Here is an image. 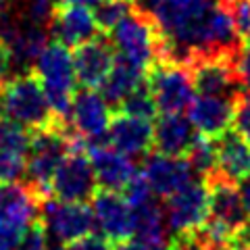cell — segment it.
<instances>
[{"instance_id":"1","label":"cell","mask_w":250,"mask_h":250,"mask_svg":"<svg viewBox=\"0 0 250 250\" xmlns=\"http://www.w3.org/2000/svg\"><path fill=\"white\" fill-rule=\"evenodd\" d=\"M159 31V59L190 67L210 57L236 59L240 36L223 0H136Z\"/></svg>"},{"instance_id":"2","label":"cell","mask_w":250,"mask_h":250,"mask_svg":"<svg viewBox=\"0 0 250 250\" xmlns=\"http://www.w3.org/2000/svg\"><path fill=\"white\" fill-rule=\"evenodd\" d=\"M0 117L19 123L29 131L46 127L59 119L34 69L0 82Z\"/></svg>"},{"instance_id":"3","label":"cell","mask_w":250,"mask_h":250,"mask_svg":"<svg viewBox=\"0 0 250 250\" xmlns=\"http://www.w3.org/2000/svg\"><path fill=\"white\" fill-rule=\"evenodd\" d=\"M34 71L42 82L46 98L59 119L69 121L71 103L77 92V80L73 69V54L65 44L52 40L44 46L40 57L36 59Z\"/></svg>"},{"instance_id":"4","label":"cell","mask_w":250,"mask_h":250,"mask_svg":"<svg viewBox=\"0 0 250 250\" xmlns=\"http://www.w3.org/2000/svg\"><path fill=\"white\" fill-rule=\"evenodd\" d=\"M146 83L161 113H184L196 98L190 69L169 61H154L146 71Z\"/></svg>"},{"instance_id":"5","label":"cell","mask_w":250,"mask_h":250,"mask_svg":"<svg viewBox=\"0 0 250 250\" xmlns=\"http://www.w3.org/2000/svg\"><path fill=\"white\" fill-rule=\"evenodd\" d=\"M111 42L119 57L148 69L159 59V31L152 21L136 6L111 31Z\"/></svg>"},{"instance_id":"6","label":"cell","mask_w":250,"mask_h":250,"mask_svg":"<svg viewBox=\"0 0 250 250\" xmlns=\"http://www.w3.org/2000/svg\"><path fill=\"white\" fill-rule=\"evenodd\" d=\"M98 192L92 159L85 146H75L61 161L50 182V198L62 202H88Z\"/></svg>"},{"instance_id":"7","label":"cell","mask_w":250,"mask_h":250,"mask_svg":"<svg viewBox=\"0 0 250 250\" xmlns=\"http://www.w3.org/2000/svg\"><path fill=\"white\" fill-rule=\"evenodd\" d=\"M210 205V186L207 179H192L179 192L171 194L163 202V213H165L167 228L171 238L175 233H186L198 229L208 217Z\"/></svg>"},{"instance_id":"8","label":"cell","mask_w":250,"mask_h":250,"mask_svg":"<svg viewBox=\"0 0 250 250\" xmlns=\"http://www.w3.org/2000/svg\"><path fill=\"white\" fill-rule=\"evenodd\" d=\"M40 219L46 225L50 240L61 246L88 236L96 228L92 207H88V202H62L48 198L42 205Z\"/></svg>"},{"instance_id":"9","label":"cell","mask_w":250,"mask_h":250,"mask_svg":"<svg viewBox=\"0 0 250 250\" xmlns=\"http://www.w3.org/2000/svg\"><path fill=\"white\" fill-rule=\"evenodd\" d=\"M111 117V106L100 92L85 88L75 92L71 113H69V125L75 136L85 142V148L108 142L106 131Z\"/></svg>"},{"instance_id":"10","label":"cell","mask_w":250,"mask_h":250,"mask_svg":"<svg viewBox=\"0 0 250 250\" xmlns=\"http://www.w3.org/2000/svg\"><path fill=\"white\" fill-rule=\"evenodd\" d=\"M48 25L54 40L65 44L67 48H77V46L103 36L96 19H94V11L90 6L67 4V2H61V0L54 2L52 6Z\"/></svg>"},{"instance_id":"11","label":"cell","mask_w":250,"mask_h":250,"mask_svg":"<svg viewBox=\"0 0 250 250\" xmlns=\"http://www.w3.org/2000/svg\"><path fill=\"white\" fill-rule=\"evenodd\" d=\"M192 83L198 96H229L238 98L244 90L236 71V59L229 57H210L192 62L190 67Z\"/></svg>"},{"instance_id":"12","label":"cell","mask_w":250,"mask_h":250,"mask_svg":"<svg viewBox=\"0 0 250 250\" xmlns=\"http://www.w3.org/2000/svg\"><path fill=\"white\" fill-rule=\"evenodd\" d=\"M92 213L96 228L108 242L119 244V242H127L134 238L136 231L134 208L117 192L98 190L92 198Z\"/></svg>"},{"instance_id":"13","label":"cell","mask_w":250,"mask_h":250,"mask_svg":"<svg viewBox=\"0 0 250 250\" xmlns=\"http://www.w3.org/2000/svg\"><path fill=\"white\" fill-rule=\"evenodd\" d=\"M142 175L159 198L171 196L190 184L192 179H196L186 156L161 154L156 150L142 159Z\"/></svg>"},{"instance_id":"14","label":"cell","mask_w":250,"mask_h":250,"mask_svg":"<svg viewBox=\"0 0 250 250\" xmlns=\"http://www.w3.org/2000/svg\"><path fill=\"white\" fill-rule=\"evenodd\" d=\"M115 59H117L115 46L111 38H104V34L77 46L73 52V69H75L77 85H82L85 90L100 88V83L104 82V77L111 71Z\"/></svg>"},{"instance_id":"15","label":"cell","mask_w":250,"mask_h":250,"mask_svg":"<svg viewBox=\"0 0 250 250\" xmlns=\"http://www.w3.org/2000/svg\"><path fill=\"white\" fill-rule=\"evenodd\" d=\"M106 140L115 150L129 159H144L152 148V123L125 113H115L108 123Z\"/></svg>"},{"instance_id":"16","label":"cell","mask_w":250,"mask_h":250,"mask_svg":"<svg viewBox=\"0 0 250 250\" xmlns=\"http://www.w3.org/2000/svg\"><path fill=\"white\" fill-rule=\"evenodd\" d=\"M92 159L94 175H96L98 190H108V192H119L123 190L127 182L138 173L136 163L125 156L123 152L115 150V148L104 142L98 146L85 148Z\"/></svg>"},{"instance_id":"17","label":"cell","mask_w":250,"mask_h":250,"mask_svg":"<svg viewBox=\"0 0 250 250\" xmlns=\"http://www.w3.org/2000/svg\"><path fill=\"white\" fill-rule=\"evenodd\" d=\"M198 136L190 117L184 113H163L152 125V148L161 154L186 156Z\"/></svg>"},{"instance_id":"18","label":"cell","mask_w":250,"mask_h":250,"mask_svg":"<svg viewBox=\"0 0 250 250\" xmlns=\"http://www.w3.org/2000/svg\"><path fill=\"white\" fill-rule=\"evenodd\" d=\"M236 98L229 96H196L188 108V117L200 136L217 138L231 129Z\"/></svg>"},{"instance_id":"19","label":"cell","mask_w":250,"mask_h":250,"mask_svg":"<svg viewBox=\"0 0 250 250\" xmlns=\"http://www.w3.org/2000/svg\"><path fill=\"white\" fill-rule=\"evenodd\" d=\"M217 148V171L213 179H223L238 184L240 179L250 175V142H246L233 129L223 131L215 138ZM210 182V179H208Z\"/></svg>"},{"instance_id":"20","label":"cell","mask_w":250,"mask_h":250,"mask_svg":"<svg viewBox=\"0 0 250 250\" xmlns=\"http://www.w3.org/2000/svg\"><path fill=\"white\" fill-rule=\"evenodd\" d=\"M210 205H208V219L228 229L231 236L248 221V213L244 202L240 198L236 184L223 182V179H210Z\"/></svg>"},{"instance_id":"21","label":"cell","mask_w":250,"mask_h":250,"mask_svg":"<svg viewBox=\"0 0 250 250\" xmlns=\"http://www.w3.org/2000/svg\"><path fill=\"white\" fill-rule=\"evenodd\" d=\"M44 202L27 182H0V217L29 225L40 219Z\"/></svg>"},{"instance_id":"22","label":"cell","mask_w":250,"mask_h":250,"mask_svg":"<svg viewBox=\"0 0 250 250\" xmlns=\"http://www.w3.org/2000/svg\"><path fill=\"white\" fill-rule=\"evenodd\" d=\"M146 71L148 69L140 67L136 62H131L117 54L111 71L104 77V82L100 83V94L104 96L108 106L117 108L138 85H142L146 82Z\"/></svg>"},{"instance_id":"23","label":"cell","mask_w":250,"mask_h":250,"mask_svg":"<svg viewBox=\"0 0 250 250\" xmlns=\"http://www.w3.org/2000/svg\"><path fill=\"white\" fill-rule=\"evenodd\" d=\"M134 217H136V231L131 240H136L138 244H142L148 250L156 246H167L171 231L167 228L163 205L159 200L154 198L146 202V205L134 208Z\"/></svg>"},{"instance_id":"24","label":"cell","mask_w":250,"mask_h":250,"mask_svg":"<svg viewBox=\"0 0 250 250\" xmlns=\"http://www.w3.org/2000/svg\"><path fill=\"white\" fill-rule=\"evenodd\" d=\"M186 159L190 163L194 175L200 179H213L217 171V148H215V138L198 136L196 142L190 146L186 152Z\"/></svg>"},{"instance_id":"25","label":"cell","mask_w":250,"mask_h":250,"mask_svg":"<svg viewBox=\"0 0 250 250\" xmlns=\"http://www.w3.org/2000/svg\"><path fill=\"white\" fill-rule=\"evenodd\" d=\"M115 113H125V115L138 117V119H146V121L154 119L156 113H159V108H156L154 96H152L150 88H148V83L144 82L142 85H138V88L115 108Z\"/></svg>"},{"instance_id":"26","label":"cell","mask_w":250,"mask_h":250,"mask_svg":"<svg viewBox=\"0 0 250 250\" xmlns=\"http://www.w3.org/2000/svg\"><path fill=\"white\" fill-rule=\"evenodd\" d=\"M134 9V0H100L94 6V19H96L100 31L106 36L119 25Z\"/></svg>"},{"instance_id":"27","label":"cell","mask_w":250,"mask_h":250,"mask_svg":"<svg viewBox=\"0 0 250 250\" xmlns=\"http://www.w3.org/2000/svg\"><path fill=\"white\" fill-rule=\"evenodd\" d=\"M29 140L31 131L27 127L6 119V117H0V148L25 156L29 150Z\"/></svg>"},{"instance_id":"28","label":"cell","mask_w":250,"mask_h":250,"mask_svg":"<svg viewBox=\"0 0 250 250\" xmlns=\"http://www.w3.org/2000/svg\"><path fill=\"white\" fill-rule=\"evenodd\" d=\"M242 42L250 40V0H223Z\"/></svg>"},{"instance_id":"29","label":"cell","mask_w":250,"mask_h":250,"mask_svg":"<svg viewBox=\"0 0 250 250\" xmlns=\"http://www.w3.org/2000/svg\"><path fill=\"white\" fill-rule=\"evenodd\" d=\"M25 177V156L0 148V182H19Z\"/></svg>"},{"instance_id":"30","label":"cell","mask_w":250,"mask_h":250,"mask_svg":"<svg viewBox=\"0 0 250 250\" xmlns=\"http://www.w3.org/2000/svg\"><path fill=\"white\" fill-rule=\"evenodd\" d=\"M231 127L246 142H250V92L248 90H242L236 98V111H233Z\"/></svg>"},{"instance_id":"31","label":"cell","mask_w":250,"mask_h":250,"mask_svg":"<svg viewBox=\"0 0 250 250\" xmlns=\"http://www.w3.org/2000/svg\"><path fill=\"white\" fill-rule=\"evenodd\" d=\"M25 228L27 225H23L19 221L0 217V250H17Z\"/></svg>"},{"instance_id":"32","label":"cell","mask_w":250,"mask_h":250,"mask_svg":"<svg viewBox=\"0 0 250 250\" xmlns=\"http://www.w3.org/2000/svg\"><path fill=\"white\" fill-rule=\"evenodd\" d=\"M62 250H113V242H108L103 233H88L75 242L62 246Z\"/></svg>"},{"instance_id":"33","label":"cell","mask_w":250,"mask_h":250,"mask_svg":"<svg viewBox=\"0 0 250 250\" xmlns=\"http://www.w3.org/2000/svg\"><path fill=\"white\" fill-rule=\"evenodd\" d=\"M169 250H205V240L198 233V229L186 231V233H175L171 238Z\"/></svg>"},{"instance_id":"34","label":"cell","mask_w":250,"mask_h":250,"mask_svg":"<svg viewBox=\"0 0 250 250\" xmlns=\"http://www.w3.org/2000/svg\"><path fill=\"white\" fill-rule=\"evenodd\" d=\"M236 71L240 75V82L244 85V90L250 92V40L242 44L236 54Z\"/></svg>"},{"instance_id":"35","label":"cell","mask_w":250,"mask_h":250,"mask_svg":"<svg viewBox=\"0 0 250 250\" xmlns=\"http://www.w3.org/2000/svg\"><path fill=\"white\" fill-rule=\"evenodd\" d=\"M52 6L54 2L52 0H31V19H34V23H44L50 19L52 15Z\"/></svg>"},{"instance_id":"36","label":"cell","mask_w":250,"mask_h":250,"mask_svg":"<svg viewBox=\"0 0 250 250\" xmlns=\"http://www.w3.org/2000/svg\"><path fill=\"white\" fill-rule=\"evenodd\" d=\"M13 62H15V57H13L11 46L0 38V82H4L6 77H9Z\"/></svg>"},{"instance_id":"37","label":"cell","mask_w":250,"mask_h":250,"mask_svg":"<svg viewBox=\"0 0 250 250\" xmlns=\"http://www.w3.org/2000/svg\"><path fill=\"white\" fill-rule=\"evenodd\" d=\"M238 192H240V198L244 202V208L250 217V175H246L244 179H240L238 182Z\"/></svg>"},{"instance_id":"38","label":"cell","mask_w":250,"mask_h":250,"mask_svg":"<svg viewBox=\"0 0 250 250\" xmlns=\"http://www.w3.org/2000/svg\"><path fill=\"white\" fill-rule=\"evenodd\" d=\"M113 250H148V248H144L142 244H138L136 240H127V242H119V244H115Z\"/></svg>"},{"instance_id":"39","label":"cell","mask_w":250,"mask_h":250,"mask_svg":"<svg viewBox=\"0 0 250 250\" xmlns=\"http://www.w3.org/2000/svg\"><path fill=\"white\" fill-rule=\"evenodd\" d=\"M205 250H236L229 242H205Z\"/></svg>"},{"instance_id":"40","label":"cell","mask_w":250,"mask_h":250,"mask_svg":"<svg viewBox=\"0 0 250 250\" xmlns=\"http://www.w3.org/2000/svg\"><path fill=\"white\" fill-rule=\"evenodd\" d=\"M61 2H67V4H82V6H96L100 0H61Z\"/></svg>"},{"instance_id":"41","label":"cell","mask_w":250,"mask_h":250,"mask_svg":"<svg viewBox=\"0 0 250 250\" xmlns=\"http://www.w3.org/2000/svg\"><path fill=\"white\" fill-rule=\"evenodd\" d=\"M150 250H169V246H156V248H150Z\"/></svg>"},{"instance_id":"42","label":"cell","mask_w":250,"mask_h":250,"mask_svg":"<svg viewBox=\"0 0 250 250\" xmlns=\"http://www.w3.org/2000/svg\"><path fill=\"white\" fill-rule=\"evenodd\" d=\"M0 34H2V23H0Z\"/></svg>"},{"instance_id":"43","label":"cell","mask_w":250,"mask_h":250,"mask_svg":"<svg viewBox=\"0 0 250 250\" xmlns=\"http://www.w3.org/2000/svg\"><path fill=\"white\" fill-rule=\"evenodd\" d=\"M2 2H4V0H0V4H2Z\"/></svg>"}]
</instances>
